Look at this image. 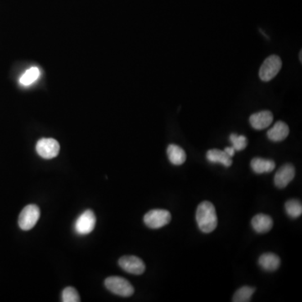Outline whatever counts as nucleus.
Instances as JSON below:
<instances>
[{
  "instance_id": "1",
  "label": "nucleus",
  "mask_w": 302,
  "mask_h": 302,
  "mask_svg": "<svg viewBox=\"0 0 302 302\" xmlns=\"http://www.w3.org/2000/svg\"><path fill=\"white\" fill-rule=\"evenodd\" d=\"M196 219L202 232H213L218 226V217L213 203L208 201L200 203L196 209Z\"/></svg>"
},
{
  "instance_id": "2",
  "label": "nucleus",
  "mask_w": 302,
  "mask_h": 302,
  "mask_svg": "<svg viewBox=\"0 0 302 302\" xmlns=\"http://www.w3.org/2000/svg\"><path fill=\"white\" fill-rule=\"evenodd\" d=\"M104 285L110 292L122 297H129L135 292L133 285L126 279L119 276H111L104 281Z\"/></svg>"
},
{
  "instance_id": "3",
  "label": "nucleus",
  "mask_w": 302,
  "mask_h": 302,
  "mask_svg": "<svg viewBox=\"0 0 302 302\" xmlns=\"http://www.w3.org/2000/svg\"><path fill=\"white\" fill-rule=\"evenodd\" d=\"M282 68V61L280 56L272 55L266 58L259 69V76L263 82H269L276 78Z\"/></svg>"
},
{
  "instance_id": "4",
  "label": "nucleus",
  "mask_w": 302,
  "mask_h": 302,
  "mask_svg": "<svg viewBox=\"0 0 302 302\" xmlns=\"http://www.w3.org/2000/svg\"><path fill=\"white\" fill-rule=\"evenodd\" d=\"M172 215L169 211L164 209L150 210L144 217L145 225L152 229H158L170 223Z\"/></svg>"
},
{
  "instance_id": "5",
  "label": "nucleus",
  "mask_w": 302,
  "mask_h": 302,
  "mask_svg": "<svg viewBox=\"0 0 302 302\" xmlns=\"http://www.w3.org/2000/svg\"><path fill=\"white\" fill-rule=\"evenodd\" d=\"M41 216L40 208L35 204H29L21 211L19 217V226L24 231H29L35 227Z\"/></svg>"
},
{
  "instance_id": "6",
  "label": "nucleus",
  "mask_w": 302,
  "mask_h": 302,
  "mask_svg": "<svg viewBox=\"0 0 302 302\" xmlns=\"http://www.w3.org/2000/svg\"><path fill=\"white\" fill-rule=\"evenodd\" d=\"M36 150L41 157L46 160H51L58 155L60 152V144L55 139H41L37 142Z\"/></svg>"
},
{
  "instance_id": "7",
  "label": "nucleus",
  "mask_w": 302,
  "mask_h": 302,
  "mask_svg": "<svg viewBox=\"0 0 302 302\" xmlns=\"http://www.w3.org/2000/svg\"><path fill=\"white\" fill-rule=\"evenodd\" d=\"M96 216L92 210H86L78 217L75 222L76 232L78 234L86 235L92 232L96 226Z\"/></svg>"
},
{
  "instance_id": "8",
  "label": "nucleus",
  "mask_w": 302,
  "mask_h": 302,
  "mask_svg": "<svg viewBox=\"0 0 302 302\" xmlns=\"http://www.w3.org/2000/svg\"><path fill=\"white\" fill-rule=\"evenodd\" d=\"M119 265L126 272L136 276L142 275L145 271V264L142 259L133 255L121 257Z\"/></svg>"
},
{
  "instance_id": "9",
  "label": "nucleus",
  "mask_w": 302,
  "mask_h": 302,
  "mask_svg": "<svg viewBox=\"0 0 302 302\" xmlns=\"http://www.w3.org/2000/svg\"><path fill=\"white\" fill-rule=\"evenodd\" d=\"M295 175V167L291 164H285L278 170L275 176V184L278 188H285L292 181Z\"/></svg>"
},
{
  "instance_id": "10",
  "label": "nucleus",
  "mask_w": 302,
  "mask_h": 302,
  "mask_svg": "<svg viewBox=\"0 0 302 302\" xmlns=\"http://www.w3.org/2000/svg\"><path fill=\"white\" fill-rule=\"evenodd\" d=\"M273 114L271 111L259 112L255 114H252L249 118V123L252 127L256 130H262L264 128H268L273 122Z\"/></svg>"
},
{
  "instance_id": "11",
  "label": "nucleus",
  "mask_w": 302,
  "mask_h": 302,
  "mask_svg": "<svg viewBox=\"0 0 302 302\" xmlns=\"http://www.w3.org/2000/svg\"><path fill=\"white\" fill-rule=\"evenodd\" d=\"M251 224L255 232L258 233H265L272 229L273 220L270 216L259 213L253 218Z\"/></svg>"
},
{
  "instance_id": "12",
  "label": "nucleus",
  "mask_w": 302,
  "mask_h": 302,
  "mask_svg": "<svg viewBox=\"0 0 302 302\" xmlns=\"http://www.w3.org/2000/svg\"><path fill=\"white\" fill-rule=\"evenodd\" d=\"M290 133V128L286 123L278 121L275 125L267 132L269 140L274 142H280L287 138Z\"/></svg>"
},
{
  "instance_id": "13",
  "label": "nucleus",
  "mask_w": 302,
  "mask_h": 302,
  "mask_svg": "<svg viewBox=\"0 0 302 302\" xmlns=\"http://www.w3.org/2000/svg\"><path fill=\"white\" fill-rule=\"evenodd\" d=\"M259 264L264 271H276L281 264V259L273 253H265L259 257Z\"/></svg>"
},
{
  "instance_id": "14",
  "label": "nucleus",
  "mask_w": 302,
  "mask_h": 302,
  "mask_svg": "<svg viewBox=\"0 0 302 302\" xmlns=\"http://www.w3.org/2000/svg\"><path fill=\"white\" fill-rule=\"evenodd\" d=\"M167 155L171 163L174 165H181L186 160V154L183 149L173 144L167 148Z\"/></svg>"
},
{
  "instance_id": "15",
  "label": "nucleus",
  "mask_w": 302,
  "mask_h": 302,
  "mask_svg": "<svg viewBox=\"0 0 302 302\" xmlns=\"http://www.w3.org/2000/svg\"><path fill=\"white\" fill-rule=\"evenodd\" d=\"M251 168L256 174H263L273 172L276 168V163L273 160H265L262 158H254L251 160Z\"/></svg>"
},
{
  "instance_id": "16",
  "label": "nucleus",
  "mask_w": 302,
  "mask_h": 302,
  "mask_svg": "<svg viewBox=\"0 0 302 302\" xmlns=\"http://www.w3.org/2000/svg\"><path fill=\"white\" fill-rule=\"evenodd\" d=\"M207 159L212 163H221L225 167H229L232 165V160L231 157L224 152V150H208L207 152Z\"/></svg>"
},
{
  "instance_id": "17",
  "label": "nucleus",
  "mask_w": 302,
  "mask_h": 302,
  "mask_svg": "<svg viewBox=\"0 0 302 302\" xmlns=\"http://www.w3.org/2000/svg\"><path fill=\"white\" fill-rule=\"evenodd\" d=\"M285 208L288 216H290L291 218H299L302 214L301 203L296 199H291L286 202Z\"/></svg>"
},
{
  "instance_id": "18",
  "label": "nucleus",
  "mask_w": 302,
  "mask_h": 302,
  "mask_svg": "<svg viewBox=\"0 0 302 302\" xmlns=\"http://www.w3.org/2000/svg\"><path fill=\"white\" fill-rule=\"evenodd\" d=\"M255 291V288L244 286L235 292L232 301L233 302H249L251 300L252 295Z\"/></svg>"
},
{
  "instance_id": "19",
  "label": "nucleus",
  "mask_w": 302,
  "mask_h": 302,
  "mask_svg": "<svg viewBox=\"0 0 302 302\" xmlns=\"http://www.w3.org/2000/svg\"><path fill=\"white\" fill-rule=\"evenodd\" d=\"M40 71L37 68H31L25 72L20 78V83L24 86H29L39 78Z\"/></svg>"
},
{
  "instance_id": "20",
  "label": "nucleus",
  "mask_w": 302,
  "mask_h": 302,
  "mask_svg": "<svg viewBox=\"0 0 302 302\" xmlns=\"http://www.w3.org/2000/svg\"><path fill=\"white\" fill-rule=\"evenodd\" d=\"M230 141L232 143V148L235 151H242L248 145V140L244 136H239L237 133H232L229 137Z\"/></svg>"
},
{
  "instance_id": "21",
  "label": "nucleus",
  "mask_w": 302,
  "mask_h": 302,
  "mask_svg": "<svg viewBox=\"0 0 302 302\" xmlns=\"http://www.w3.org/2000/svg\"><path fill=\"white\" fill-rule=\"evenodd\" d=\"M61 300L63 302H79L81 299L75 288L68 286L63 290Z\"/></svg>"
},
{
  "instance_id": "22",
  "label": "nucleus",
  "mask_w": 302,
  "mask_h": 302,
  "mask_svg": "<svg viewBox=\"0 0 302 302\" xmlns=\"http://www.w3.org/2000/svg\"><path fill=\"white\" fill-rule=\"evenodd\" d=\"M224 152L227 154L229 157H232L235 154V150L232 147L225 148Z\"/></svg>"
},
{
  "instance_id": "23",
  "label": "nucleus",
  "mask_w": 302,
  "mask_h": 302,
  "mask_svg": "<svg viewBox=\"0 0 302 302\" xmlns=\"http://www.w3.org/2000/svg\"><path fill=\"white\" fill-rule=\"evenodd\" d=\"M300 60L301 61V51H300Z\"/></svg>"
}]
</instances>
